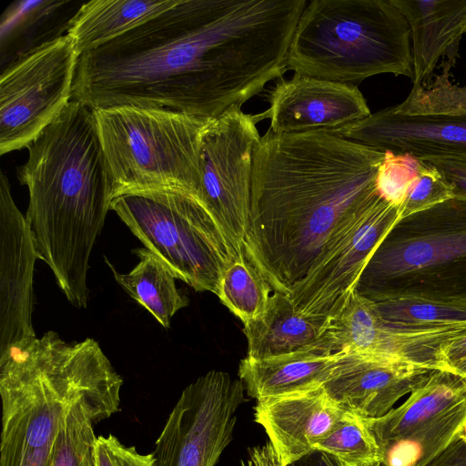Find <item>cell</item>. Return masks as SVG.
I'll return each instance as SVG.
<instances>
[{
	"instance_id": "44dd1931",
	"label": "cell",
	"mask_w": 466,
	"mask_h": 466,
	"mask_svg": "<svg viewBox=\"0 0 466 466\" xmlns=\"http://www.w3.org/2000/svg\"><path fill=\"white\" fill-rule=\"evenodd\" d=\"M410 29L413 86L430 85L439 60L454 66L466 35V0H392Z\"/></svg>"
},
{
	"instance_id": "d6986e66",
	"label": "cell",
	"mask_w": 466,
	"mask_h": 466,
	"mask_svg": "<svg viewBox=\"0 0 466 466\" xmlns=\"http://www.w3.org/2000/svg\"><path fill=\"white\" fill-rule=\"evenodd\" d=\"M346 413L322 386L258 400L254 408L284 466L312 451Z\"/></svg>"
},
{
	"instance_id": "d4e9b609",
	"label": "cell",
	"mask_w": 466,
	"mask_h": 466,
	"mask_svg": "<svg viewBox=\"0 0 466 466\" xmlns=\"http://www.w3.org/2000/svg\"><path fill=\"white\" fill-rule=\"evenodd\" d=\"M120 390L83 396L67 411L55 440L47 466H96L94 425L119 410Z\"/></svg>"
},
{
	"instance_id": "d590c367",
	"label": "cell",
	"mask_w": 466,
	"mask_h": 466,
	"mask_svg": "<svg viewBox=\"0 0 466 466\" xmlns=\"http://www.w3.org/2000/svg\"><path fill=\"white\" fill-rule=\"evenodd\" d=\"M426 466H466V442L455 437Z\"/></svg>"
},
{
	"instance_id": "30bf717a",
	"label": "cell",
	"mask_w": 466,
	"mask_h": 466,
	"mask_svg": "<svg viewBox=\"0 0 466 466\" xmlns=\"http://www.w3.org/2000/svg\"><path fill=\"white\" fill-rule=\"evenodd\" d=\"M258 121L233 106L212 119L201 137L198 200L236 252H243L248 227L253 157L261 137Z\"/></svg>"
},
{
	"instance_id": "8fae6325",
	"label": "cell",
	"mask_w": 466,
	"mask_h": 466,
	"mask_svg": "<svg viewBox=\"0 0 466 466\" xmlns=\"http://www.w3.org/2000/svg\"><path fill=\"white\" fill-rule=\"evenodd\" d=\"M244 390L218 370L186 387L156 441V466H215L232 440Z\"/></svg>"
},
{
	"instance_id": "6da1fadb",
	"label": "cell",
	"mask_w": 466,
	"mask_h": 466,
	"mask_svg": "<svg viewBox=\"0 0 466 466\" xmlns=\"http://www.w3.org/2000/svg\"><path fill=\"white\" fill-rule=\"evenodd\" d=\"M287 46L268 0H178L80 55L72 100L213 119L282 76Z\"/></svg>"
},
{
	"instance_id": "2e32d148",
	"label": "cell",
	"mask_w": 466,
	"mask_h": 466,
	"mask_svg": "<svg viewBox=\"0 0 466 466\" xmlns=\"http://www.w3.org/2000/svg\"><path fill=\"white\" fill-rule=\"evenodd\" d=\"M268 100V109L257 117L268 118L275 134L331 131L371 114L355 85L299 74L277 83Z\"/></svg>"
},
{
	"instance_id": "ffe728a7",
	"label": "cell",
	"mask_w": 466,
	"mask_h": 466,
	"mask_svg": "<svg viewBox=\"0 0 466 466\" xmlns=\"http://www.w3.org/2000/svg\"><path fill=\"white\" fill-rule=\"evenodd\" d=\"M330 319L303 314L289 295L274 291L265 312L244 324L247 356L263 360L294 353H336Z\"/></svg>"
},
{
	"instance_id": "f35d334b",
	"label": "cell",
	"mask_w": 466,
	"mask_h": 466,
	"mask_svg": "<svg viewBox=\"0 0 466 466\" xmlns=\"http://www.w3.org/2000/svg\"><path fill=\"white\" fill-rule=\"evenodd\" d=\"M456 437L466 442V415L456 433Z\"/></svg>"
},
{
	"instance_id": "5bb4252c",
	"label": "cell",
	"mask_w": 466,
	"mask_h": 466,
	"mask_svg": "<svg viewBox=\"0 0 466 466\" xmlns=\"http://www.w3.org/2000/svg\"><path fill=\"white\" fill-rule=\"evenodd\" d=\"M424 212L437 228L390 233L365 268L359 293L369 298L389 281L466 258V197L456 196Z\"/></svg>"
},
{
	"instance_id": "83f0119b",
	"label": "cell",
	"mask_w": 466,
	"mask_h": 466,
	"mask_svg": "<svg viewBox=\"0 0 466 466\" xmlns=\"http://www.w3.org/2000/svg\"><path fill=\"white\" fill-rule=\"evenodd\" d=\"M272 293L265 278L243 252H238L223 274L218 297L247 324L265 312Z\"/></svg>"
},
{
	"instance_id": "7a4b0ae2",
	"label": "cell",
	"mask_w": 466,
	"mask_h": 466,
	"mask_svg": "<svg viewBox=\"0 0 466 466\" xmlns=\"http://www.w3.org/2000/svg\"><path fill=\"white\" fill-rule=\"evenodd\" d=\"M384 152L324 130L260 137L243 253L289 295L335 238L380 197Z\"/></svg>"
},
{
	"instance_id": "ba28073f",
	"label": "cell",
	"mask_w": 466,
	"mask_h": 466,
	"mask_svg": "<svg viewBox=\"0 0 466 466\" xmlns=\"http://www.w3.org/2000/svg\"><path fill=\"white\" fill-rule=\"evenodd\" d=\"M79 55L65 35L1 70L0 154L27 147L72 100Z\"/></svg>"
},
{
	"instance_id": "ab89813d",
	"label": "cell",
	"mask_w": 466,
	"mask_h": 466,
	"mask_svg": "<svg viewBox=\"0 0 466 466\" xmlns=\"http://www.w3.org/2000/svg\"><path fill=\"white\" fill-rule=\"evenodd\" d=\"M370 466H380V464L378 463V464H374V465H370Z\"/></svg>"
},
{
	"instance_id": "74e56055",
	"label": "cell",
	"mask_w": 466,
	"mask_h": 466,
	"mask_svg": "<svg viewBox=\"0 0 466 466\" xmlns=\"http://www.w3.org/2000/svg\"><path fill=\"white\" fill-rule=\"evenodd\" d=\"M287 466H346L330 453L313 450Z\"/></svg>"
},
{
	"instance_id": "7c38bea8",
	"label": "cell",
	"mask_w": 466,
	"mask_h": 466,
	"mask_svg": "<svg viewBox=\"0 0 466 466\" xmlns=\"http://www.w3.org/2000/svg\"><path fill=\"white\" fill-rule=\"evenodd\" d=\"M400 223L399 209L380 198L330 244L289 295L306 315L333 318L356 290L372 255Z\"/></svg>"
},
{
	"instance_id": "7402d4cb",
	"label": "cell",
	"mask_w": 466,
	"mask_h": 466,
	"mask_svg": "<svg viewBox=\"0 0 466 466\" xmlns=\"http://www.w3.org/2000/svg\"><path fill=\"white\" fill-rule=\"evenodd\" d=\"M338 354L294 353L263 360L247 356L239 363L238 376L257 400L306 390L322 386Z\"/></svg>"
},
{
	"instance_id": "4316f807",
	"label": "cell",
	"mask_w": 466,
	"mask_h": 466,
	"mask_svg": "<svg viewBox=\"0 0 466 466\" xmlns=\"http://www.w3.org/2000/svg\"><path fill=\"white\" fill-rule=\"evenodd\" d=\"M369 299L382 319L397 327H466V297L388 290Z\"/></svg>"
},
{
	"instance_id": "9a60e30c",
	"label": "cell",
	"mask_w": 466,
	"mask_h": 466,
	"mask_svg": "<svg viewBox=\"0 0 466 466\" xmlns=\"http://www.w3.org/2000/svg\"><path fill=\"white\" fill-rule=\"evenodd\" d=\"M39 259L32 231L0 171V356L36 337L33 279Z\"/></svg>"
},
{
	"instance_id": "cb8c5ba5",
	"label": "cell",
	"mask_w": 466,
	"mask_h": 466,
	"mask_svg": "<svg viewBox=\"0 0 466 466\" xmlns=\"http://www.w3.org/2000/svg\"><path fill=\"white\" fill-rule=\"evenodd\" d=\"M178 0H93L83 3L67 30L78 55L93 50L171 8Z\"/></svg>"
},
{
	"instance_id": "484cf974",
	"label": "cell",
	"mask_w": 466,
	"mask_h": 466,
	"mask_svg": "<svg viewBox=\"0 0 466 466\" xmlns=\"http://www.w3.org/2000/svg\"><path fill=\"white\" fill-rule=\"evenodd\" d=\"M133 252L139 261L127 273L116 271L106 258V262L118 285L167 329L174 315L188 305V299L177 289L176 277L157 256L146 248Z\"/></svg>"
},
{
	"instance_id": "277c9868",
	"label": "cell",
	"mask_w": 466,
	"mask_h": 466,
	"mask_svg": "<svg viewBox=\"0 0 466 466\" xmlns=\"http://www.w3.org/2000/svg\"><path fill=\"white\" fill-rule=\"evenodd\" d=\"M122 385L90 338L66 342L49 330L0 356V466H47L71 406L83 396Z\"/></svg>"
},
{
	"instance_id": "1f68e13d",
	"label": "cell",
	"mask_w": 466,
	"mask_h": 466,
	"mask_svg": "<svg viewBox=\"0 0 466 466\" xmlns=\"http://www.w3.org/2000/svg\"><path fill=\"white\" fill-rule=\"evenodd\" d=\"M420 160L419 174L399 208L400 222L456 197L453 186L443 174L428 161Z\"/></svg>"
},
{
	"instance_id": "4dcf8cb0",
	"label": "cell",
	"mask_w": 466,
	"mask_h": 466,
	"mask_svg": "<svg viewBox=\"0 0 466 466\" xmlns=\"http://www.w3.org/2000/svg\"><path fill=\"white\" fill-rule=\"evenodd\" d=\"M421 165V160L408 154L384 151L376 176L380 197L398 209L404 203Z\"/></svg>"
},
{
	"instance_id": "8992f818",
	"label": "cell",
	"mask_w": 466,
	"mask_h": 466,
	"mask_svg": "<svg viewBox=\"0 0 466 466\" xmlns=\"http://www.w3.org/2000/svg\"><path fill=\"white\" fill-rule=\"evenodd\" d=\"M93 111L113 198L130 192L169 190L198 200L201 137L212 119L132 106Z\"/></svg>"
},
{
	"instance_id": "ac0fdd59",
	"label": "cell",
	"mask_w": 466,
	"mask_h": 466,
	"mask_svg": "<svg viewBox=\"0 0 466 466\" xmlns=\"http://www.w3.org/2000/svg\"><path fill=\"white\" fill-rule=\"evenodd\" d=\"M344 138L419 159L466 157V116H420L381 109L348 126L328 131Z\"/></svg>"
},
{
	"instance_id": "4fadbf2b",
	"label": "cell",
	"mask_w": 466,
	"mask_h": 466,
	"mask_svg": "<svg viewBox=\"0 0 466 466\" xmlns=\"http://www.w3.org/2000/svg\"><path fill=\"white\" fill-rule=\"evenodd\" d=\"M466 327L403 328L388 323L370 299L354 290L330 320L336 351L409 362L446 371L442 345ZM447 372V371H446Z\"/></svg>"
},
{
	"instance_id": "603a6c76",
	"label": "cell",
	"mask_w": 466,
	"mask_h": 466,
	"mask_svg": "<svg viewBox=\"0 0 466 466\" xmlns=\"http://www.w3.org/2000/svg\"><path fill=\"white\" fill-rule=\"evenodd\" d=\"M72 1H17L1 17L2 67L28 51L66 35L79 7Z\"/></svg>"
},
{
	"instance_id": "8d00e7d4",
	"label": "cell",
	"mask_w": 466,
	"mask_h": 466,
	"mask_svg": "<svg viewBox=\"0 0 466 466\" xmlns=\"http://www.w3.org/2000/svg\"><path fill=\"white\" fill-rule=\"evenodd\" d=\"M241 466H284L269 441L249 450L246 461Z\"/></svg>"
},
{
	"instance_id": "d6a6232c",
	"label": "cell",
	"mask_w": 466,
	"mask_h": 466,
	"mask_svg": "<svg viewBox=\"0 0 466 466\" xmlns=\"http://www.w3.org/2000/svg\"><path fill=\"white\" fill-rule=\"evenodd\" d=\"M96 466H156L153 452L139 453L135 446H126L115 435H99L95 447Z\"/></svg>"
},
{
	"instance_id": "52a82bcc",
	"label": "cell",
	"mask_w": 466,
	"mask_h": 466,
	"mask_svg": "<svg viewBox=\"0 0 466 466\" xmlns=\"http://www.w3.org/2000/svg\"><path fill=\"white\" fill-rule=\"evenodd\" d=\"M110 210L176 279L197 291L218 295L223 274L238 252L195 198L169 190L130 192L115 197Z\"/></svg>"
},
{
	"instance_id": "5b68a950",
	"label": "cell",
	"mask_w": 466,
	"mask_h": 466,
	"mask_svg": "<svg viewBox=\"0 0 466 466\" xmlns=\"http://www.w3.org/2000/svg\"><path fill=\"white\" fill-rule=\"evenodd\" d=\"M287 68L352 85L380 74L412 78L409 24L392 0H312L298 20Z\"/></svg>"
},
{
	"instance_id": "9c48e42d",
	"label": "cell",
	"mask_w": 466,
	"mask_h": 466,
	"mask_svg": "<svg viewBox=\"0 0 466 466\" xmlns=\"http://www.w3.org/2000/svg\"><path fill=\"white\" fill-rule=\"evenodd\" d=\"M465 415V380L433 370L400 406L364 421L380 466H426L456 437Z\"/></svg>"
},
{
	"instance_id": "e575fe53",
	"label": "cell",
	"mask_w": 466,
	"mask_h": 466,
	"mask_svg": "<svg viewBox=\"0 0 466 466\" xmlns=\"http://www.w3.org/2000/svg\"><path fill=\"white\" fill-rule=\"evenodd\" d=\"M441 358L447 372L466 380V331L442 345Z\"/></svg>"
},
{
	"instance_id": "836d02e7",
	"label": "cell",
	"mask_w": 466,
	"mask_h": 466,
	"mask_svg": "<svg viewBox=\"0 0 466 466\" xmlns=\"http://www.w3.org/2000/svg\"><path fill=\"white\" fill-rule=\"evenodd\" d=\"M426 160L439 169L453 186L456 196L466 197V157H435Z\"/></svg>"
},
{
	"instance_id": "3957f363",
	"label": "cell",
	"mask_w": 466,
	"mask_h": 466,
	"mask_svg": "<svg viewBox=\"0 0 466 466\" xmlns=\"http://www.w3.org/2000/svg\"><path fill=\"white\" fill-rule=\"evenodd\" d=\"M27 149L16 176L28 189L25 218L39 259L67 300L86 309L90 255L113 199L94 111L71 100Z\"/></svg>"
},
{
	"instance_id": "f546056e",
	"label": "cell",
	"mask_w": 466,
	"mask_h": 466,
	"mask_svg": "<svg viewBox=\"0 0 466 466\" xmlns=\"http://www.w3.org/2000/svg\"><path fill=\"white\" fill-rule=\"evenodd\" d=\"M452 65L445 61L441 75L427 86H413L410 95L393 109L404 115L466 116V86H458L449 80Z\"/></svg>"
},
{
	"instance_id": "f1b7e54d",
	"label": "cell",
	"mask_w": 466,
	"mask_h": 466,
	"mask_svg": "<svg viewBox=\"0 0 466 466\" xmlns=\"http://www.w3.org/2000/svg\"><path fill=\"white\" fill-rule=\"evenodd\" d=\"M314 450L332 454L346 466H370L380 463L379 446L364 419L347 412Z\"/></svg>"
},
{
	"instance_id": "e0dca14e",
	"label": "cell",
	"mask_w": 466,
	"mask_h": 466,
	"mask_svg": "<svg viewBox=\"0 0 466 466\" xmlns=\"http://www.w3.org/2000/svg\"><path fill=\"white\" fill-rule=\"evenodd\" d=\"M338 353L322 388L342 410L363 419L388 413L433 371L400 360Z\"/></svg>"
}]
</instances>
